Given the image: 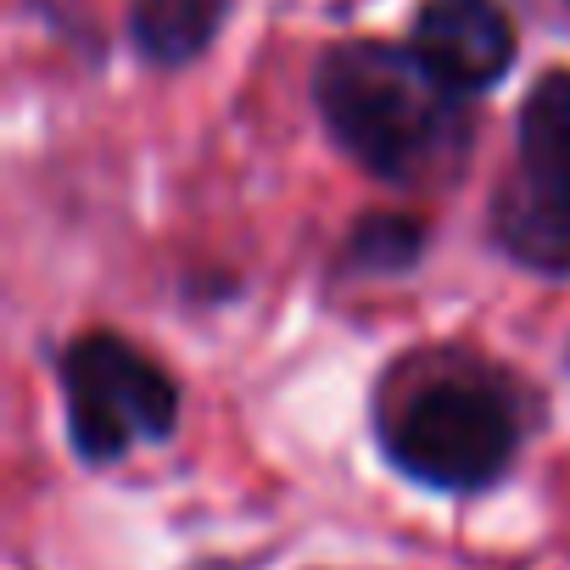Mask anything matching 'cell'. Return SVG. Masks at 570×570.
I'll list each match as a JSON object with an SVG mask.
<instances>
[{"label": "cell", "instance_id": "obj_5", "mask_svg": "<svg viewBox=\"0 0 570 570\" xmlns=\"http://www.w3.org/2000/svg\"><path fill=\"white\" fill-rule=\"evenodd\" d=\"M492 229H498L503 252L520 257L525 268L570 274V190H559V185H548V179L520 168L498 190Z\"/></svg>", "mask_w": 570, "mask_h": 570}, {"label": "cell", "instance_id": "obj_3", "mask_svg": "<svg viewBox=\"0 0 570 570\" xmlns=\"http://www.w3.org/2000/svg\"><path fill=\"white\" fill-rule=\"evenodd\" d=\"M62 392H68V431L79 459L112 464L135 442H163L179 414L174 381L135 353L129 342L96 331L79 336L62 358Z\"/></svg>", "mask_w": 570, "mask_h": 570}, {"label": "cell", "instance_id": "obj_6", "mask_svg": "<svg viewBox=\"0 0 570 570\" xmlns=\"http://www.w3.org/2000/svg\"><path fill=\"white\" fill-rule=\"evenodd\" d=\"M218 23H224V0H135V12H129L135 46L163 68L202 57Z\"/></svg>", "mask_w": 570, "mask_h": 570}, {"label": "cell", "instance_id": "obj_7", "mask_svg": "<svg viewBox=\"0 0 570 570\" xmlns=\"http://www.w3.org/2000/svg\"><path fill=\"white\" fill-rule=\"evenodd\" d=\"M520 168L570 190V73H548L520 107Z\"/></svg>", "mask_w": 570, "mask_h": 570}, {"label": "cell", "instance_id": "obj_1", "mask_svg": "<svg viewBox=\"0 0 570 570\" xmlns=\"http://www.w3.org/2000/svg\"><path fill=\"white\" fill-rule=\"evenodd\" d=\"M314 96L347 157H358L381 179H420L448 157L464 124L453 107L459 90H448L414 57V46L409 51L381 40L336 46L320 62Z\"/></svg>", "mask_w": 570, "mask_h": 570}, {"label": "cell", "instance_id": "obj_2", "mask_svg": "<svg viewBox=\"0 0 570 570\" xmlns=\"http://www.w3.org/2000/svg\"><path fill=\"white\" fill-rule=\"evenodd\" d=\"M520 442V420L509 397L481 375H442L425 381L392 420L386 448L403 475L436 492H475L492 487Z\"/></svg>", "mask_w": 570, "mask_h": 570}, {"label": "cell", "instance_id": "obj_4", "mask_svg": "<svg viewBox=\"0 0 570 570\" xmlns=\"http://www.w3.org/2000/svg\"><path fill=\"white\" fill-rule=\"evenodd\" d=\"M414 57L459 96L487 90L514 62V23L498 0H425L414 12Z\"/></svg>", "mask_w": 570, "mask_h": 570}]
</instances>
